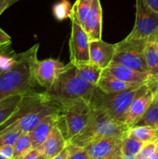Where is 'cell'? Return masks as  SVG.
I'll return each mask as SVG.
<instances>
[{
    "label": "cell",
    "mask_w": 158,
    "mask_h": 159,
    "mask_svg": "<svg viewBox=\"0 0 158 159\" xmlns=\"http://www.w3.org/2000/svg\"><path fill=\"white\" fill-rule=\"evenodd\" d=\"M127 137L136 138L144 143L152 142L158 144V127L133 126L129 129Z\"/></svg>",
    "instance_id": "22"
},
{
    "label": "cell",
    "mask_w": 158,
    "mask_h": 159,
    "mask_svg": "<svg viewBox=\"0 0 158 159\" xmlns=\"http://www.w3.org/2000/svg\"><path fill=\"white\" fill-rule=\"evenodd\" d=\"M157 82H149L141 86L139 93L122 118V121L130 128L136 125L153 102Z\"/></svg>",
    "instance_id": "8"
},
{
    "label": "cell",
    "mask_w": 158,
    "mask_h": 159,
    "mask_svg": "<svg viewBox=\"0 0 158 159\" xmlns=\"http://www.w3.org/2000/svg\"><path fill=\"white\" fill-rule=\"evenodd\" d=\"M125 138L109 137L91 141L82 148L90 159H101L122 155V144Z\"/></svg>",
    "instance_id": "12"
},
{
    "label": "cell",
    "mask_w": 158,
    "mask_h": 159,
    "mask_svg": "<svg viewBox=\"0 0 158 159\" xmlns=\"http://www.w3.org/2000/svg\"><path fill=\"white\" fill-rule=\"evenodd\" d=\"M40 44L15 54L13 62L0 75V100L9 96L26 94L35 87V67Z\"/></svg>",
    "instance_id": "1"
},
{
    "label": "cell",
    "mask_w": 158,
    "mask_h": 159,
    "mask_svg": "<svg viewBox=\"0 0 158 159\" xmlns=\"http://www.w3.org/2000/svg\"><path fill=\"white\" fill-rule=\"evenodd\" d=\"M101 159H122V155H114V156L107 157V158H101Z\"/></svg>",
    "instance_id": "38"
},
{
    "label": "cell",
    "mask_w": 158,
    "mask_h": 159,
    "mask_svg": "<svg viewBox=\"0 0 158 159\" xmlns=\"http://www.w3.org/2000/svg\"><path fill=\"white\" fill-rule=\"evenodd\" d=\"M129 35L146 41L158 39V14L152 10L143 0H136V19Z\"/></svg>",
    "instance_id": "7"
},
{
    "label": "cell",
    "mask_w": 158,
    "mask_h": 159,
    "mask_svg": "<svg viewBox=\"0 0 158 159\" xmlns=\"http://www.w3.org/2000/svg\"><path fill=\"white\" fill-rule=\"evenodd\" d=\"M155 96L158 99V84H157V86H156V93H155Z\"/></svg>",
    "instance_id": "41"
},
{
    "label": "cell",
    "mask_w": 158,
    "mask_h": 159,
    "mask_svg": "<svg viewBox=\"0 0 158 159\" xmlns=\"http://www.w3.org/2000/svg\"><path fill=\"white\" fill-rule=\"evenodd\" d=\"M136 85H134V84L122 82L103 70L102 76H101L96 87L102 93H106V94H111V93H118L125 91V90L133 88Z\"/></svg>",
    "instance_id": "18"
},
{
    "label": "cell",
    "mask_w": 158,
    "mask_h": 159,
    "mask_svg": "<svg viewBox=\"0 0 158 159\" xmlns=\"http://www.w3.org/2000/svg\"><path fill=\"white\" fill-rule=\"evenodd\" d=\"M156 45H157V49H158V39L156 40Z\"/></svg>",
    "instance_id": "43"
},
{
    "label": "cell",
    "mask_w": 158,
    "mask_h": 159,
    "mask_svg": "<svg viewBox=\"0 0 158 159\" xmlns=\"http://www.w3.org/2000/svg\"><path fill=\"white\" fill-rule=\"evenodd\" d=\"M14 148V155L12 159H20L26 155L32 148L30 137L29 133H23L17 142L15 143Z\"/></svg>",
    "instance_id": "25"
},
{
    "label": "cell",
    "mask_w": 158,
    "mask_h": 159,
    "mask_svg": "<svg viewBox=\"0 0 158 159\" xmlns=\"http://www.w3.org/2000/svg\"><path fill=\"white\" fill-rule=\"evenodd\" d=\"M68 148L70 153L68 159H90L87 152L82 148L71 144H68Z\"/></svg>",
    "instance_id": "30"
},
{
    "label": "cell",
    "mask_w": 158,
    "mask_h": 159,
    "mask_svg": "<svg viewBox=\"0 0 158 159\" xmlns=\"http://www.w3.org/2000/svg\"><path fill=\"white\" fill-rule=\"evenodd\" d=\"M149 159H158V146H157V148H156V151H155L154 153L152 155V156L150 157Z\"/></svg>",
    "instance_id": "39"
},
{
    "label": "cell",
    "mask_w": 158,
    "mask_h": 159,
    "mask_svg": "<svg viewBox=\"0 0 158 159\" xmlns=\"http://www.w3.org/2000/svg\"><path fill=\"white\" fill-rule=\"evenodd\" d=\"M158 144L156 143H145L136 156V159H149L156 151Z\"/></svg>",
    "instance_id": "29"
},
{
    "label": "cell",
    "mask_w": 158,
    "mask_h": 159,
    "mask_svg": "<svg viewBox=\"0 0 158 159\" xmlns=\"http://www.w3.org/2000/svg\"><path fill=\"white\" fill-rule=\"evenodd\" d=\"M20 0H0V16L5 10Z\"/></svg>",
    "instance_id": "34"
},
{
    "label": "cell",
    "mask_w": 158,
    "mask_h": 159,
    "mask_svg": "<svg viewBox=\"0 0 158 159\" xmlns=\"http://www.w3.org/2000/svg\"><path fill=\"white\" fill-rule=\"evenodd\" d=\"M56 111V107L54 102L50 100L46 101L43 103L40 104L38 107L31 110L29 113L25 115L24 116L13 123L11 125L8 126L5 129L0 131V135L10 131L12 130H20L23 133H29L32 131L46 116H49L51 113Z\"/></svg>",
    "instance_id": "10"
},
{
    "label": "cell",
    "mask_w": 158,
    "mask_h": 159,
    "mask_svg": "<svg viewBox=\"0 0 158 159\" xmlns=\"http://www.w3.org/2000/svg\"><path fill=\"white\" fill-rule=\"evenodd\" d=\"M71 4L68 0H62L54 6V15L59 20L69 17L71 14Z\"/></svg>",
    "instance_id": "27"
},
{
    "label": "cell",
    "mask_w": 158,
    "mask_h": 159,
    "mask_svg": "<svg viewBox=\"0 0 158 159\" xmlns=\"http://www.w3.org/2000/svg\"><path fill=\"white\" fill-rule=\"evenodd\" d=\"M20 159H47L43 155L42 151L40 148L31 149L28 153L23 155Z\"/></svg>",
    "instance_id": "32"
},
{
    "label": "cell",
    "mask_w": 158,
    "mask_h": 159,
    "mask_svg": "<svg viewBox=\"0 0 158 159\" xmlns=\"http://www.w3.org/2000/svg\"><path fill=\"white\" fill-rule=\"evenodd\" d=\"M145 60L152 82H158V49L156 40H149L145 47Z\"/></svg>",
    "instance_id": "19"
},
{
    "label": "cell",
    "mask_w": 158,
    "mask_h": 159,
    "mask_svg": "<svg viewBox=\"0 0 158 159\" xmlns=\"http://www.w3.org/2000/svg\"><path fill=\"white\" fill-rule=\"evenodd\" d=\"M57 110V124L68 143L85 128L91 116L90 104L83 99L52 100Z\"/></svg>",
    "instance_id": "2"
},
{
    "label": "cell",
    "mask_w": 158,
    "mask_h": 159,
    "mask_svg": "<svg viewBox=\"0 0 158 159\" xmlns=\"http://www.w3.org/2000/svg\"><path fill=\"white\" fill-rule=\"evenodd\" d=\"M116 43H109L102 40L90 41V62L105 70L112 61Z\"/></svg>",
    "instance_id": "13"
},
{
    "label": "cell",
    "mask_w": 158,
    "mask_h": 159,
    "mask_svg": "<svg viewBox=\"0 0 158 159\" xmlns=\"http://www.w3.org/2000/svg\"><path fill=\"white\" fill-rule=\"evenodd\" d=\"M0 155L6 158L12 159L14 155L13 146H2V147H0Z\"/></svg>",
    "instance_id": "33"
},
{
    "label": "cell",
    "mask_w": 158,
    "mask_h": 159,
    "mask_svg": "<svg viewBox=\"0 0 158 159\" xmlns=\"http://www.w3.org/2000/svg\"><path fill=\"white\" fill-rule=\"evenodd\" d=\"M57 116L56 110L54 113L46 116L32 131L29 132V134L30 137L33 149L40 148L42 147L53 127L57 124Z\"/></svg>",
    "instance_id": "17"
},
{
    "label": "cell",
    "mask_w": 158,
    "mask_h": 159,
    "mask_svg": "<svg viewBox=\"0 0 158 159\" xmlns=\"http://www.w3.org/2000/svg\"><path fill=\"white\" fill-rule=\"evenodd\" d=\"M24 95H14L0 100V126L7 121L18 110Z\"/></svg>",
    "instance_id": "21"
},
{
    "label": "cell",
    "mask_w": 158,
    "mask_h": 159,
    "mask_svg": "<svg viewBox=\"0 0 158 159\" xmlns=\"http://www.w3.org/2000/svg\"><path fill=\"white\" fill-rule=\"evenodd\" d=\"M0 159H9V158H5V157L2 156V155H0Z\"/></svg>",
    "instance_id": "42"
},
{
    "label": "cell",
    "mask_w": 158,
    "mask_h": 159,
    "mask_svg": "<svg viewBox=\"0 0 158 159\" xmlns=\"http://www.w3.org/2000/svg\"><path fill=\"white\" fill-rule=\"evenodd\" d=\"M145 143L136 138L126 137L122 141V155L136 156Z\"/></svg>",
    "instance_id": "26"
},
{
    "label": "cell",
    "mask_w": 158,
    "mask_h": 159,
    "mask_svg": "<svg viewBox=\"0 0 158 159\" xmlns=\"http://www.w3.org/2000/svg\"><path fill=\"white\" fill-rule=\"evenodd\" d=\"M7 51H8L0 53V75L3 71H6V69H8L12 64V62H13L15 54L9 57L7 54Z\"/></svg>",
    "instance_id": "31"
},
{
    "label": "cell",
    "mask_w": 158,
    "mask_h": 159,
    "mask_svg": "<svg viewBox=\"0 0 158 159\" xmlns=\"http://www.w3.org/2000/svg\"><path fill=\"white\" fill-rule=\"evenodd\" d=\"M68 143L63 133L56 124L48 135L44 144L40 148L43 155L47 159H52L61 153L67 148Z\"/></svg>",
    "instance_id": "16"
},
{
    "label": "cell",
    "mask_w": 158,
    "mask_h": 159,
    "mask_svg": "<svg viewBox=\"0 0 158 159\" xmlns=\"http://www.w3.org/2000/svg\"><path fill=\"white\" fill-rule=\"evenodd\" d=\"M66 65L57 59L38 60L35 67L36 82L40 86L45 88L46 91H49L64 71Z\"/></svg>",
    "instance_id": "11"
},
{
    "label": "cell",
    "mask_w": 158,
    "mask_h": 159,
    "mask_svg": "<svg viewBox=\"0 0 158 159\" xmlns=\"http://www.w3.org/2000/svg\"><path fill=\"white\" fill-rule=\"evenodd\" d=\"M104 71L109 73L116 79L127 83L144 85L149 82H152L148 74L139 72L114 61H112L108 68H105Z\"/></svg>",
    "instance_id": "15"
},
{
    "label": "cell",
    "mask_w": 158,
    "mask_h": 159,
    "mask_svg": "<svg viewBox=\"0 0 158 159\" xmlns=\"http://www.w3.org/2000/svg\"><path fill=\"white\" fill-rule=\"evenodd\" d=\"M95 89L80 79L76 75L75 66L69 62L52 89L45 93L50 100L80 99L90 104Z\"/></svg>",
    "instance_id": "4"
},
{
    "label": "cell",
    "mask_w": 158,
    "mask_h": 159,
    "mask_svg": "<svg viewBox=\"0 0 158 159\" xmlns=\"http://www.w3.org/2000/svg\"><path fill=\"white\" fill-rule=\"evenodd\" d=\"M146 4L158 14V0H143Z\"/></svg>",
    "instance_id": "36"
},
{
    "label": "cell",
    "mask_w": 158,
    "mask_h": 159,
    "mask_svg": "<svg viewBox=\"0 0 158 159\" xmlns=\"http://www.w3.org/2000/svg\"><path fill=\"white\" fill-rule=\"evenodd\" d=\"M147 42L128 35L122 41L116 43L112 61L139 72L148 74L145 60Z\"/></svg>",
    "instance_id": "6"
},
{
    "label": "cell",
    "mask_w": 158,
    "mask_h": 159,
    "mask_svg": "<svg viewBox=\"0 0 158 159\" xmlns=\"http://www.w3.org/2000/svg\"><path fill=\"white\" fill-rule=\"evenodd\" d=\"M11 43V37L0 28V47L7 46Z\"/></svg>",
    "instance_id": "35"
},
{
    "label": "cell",
    "mask_w": 158,
    "mask_h": 159,
    "mask_svg": "<svg viewBox=\"0 0 158 159\" xmlns=\"http://www.w3.org/2000/svg\"><path fill=\"white\" fill-rule=\"evenodd\" d=\"M75 71L76 75L82 80L94 86H97L103 70L90 62L75 65Z\"/></svg>",
    "instance_id": "20"
},
{
    "label": "cell",
    "mask_w": 158,
    "mask_h": 159,
    "mask_svg": "<svg viewBox=\"0 0 158 159\" xmlns=\"http://www.w3.org/2000/svg\"><path fill=\"white\" fill-rule=\"evenodd\" d=\"M91 116L85 128L68 144L83 148L91 141L109 137L125 138L129 127L110 117L105 112L91 108Z\"/></svg>",
    "instance_id": "3"
},
{
    "label": "cell",
    "mask_w": 158,
    "mask_h": 159,
    "mask_svg": "<svg viewBox=\"0 0 158 159\" xmlns=\"http://www.w3.org/2000/svg\"><path fill=\"white\" fill-rule=\"evenodd\" d=\"M71 33L69 40L70 63L74 66L90 63L89 39L83 28L71 21Z\"/></svg>",
    "instance_id": "9"
},
{
    "label": "cell",
    "mask_w": 158,
    "mask_h": 159,
    "mask_svg": "<svg viewBox=\"0 0 158 159\" xmlns=\"http://www.w3.org/2000/svg\"><path fill=\"white\" fill-rule=\"evenodd\" d=\"M135 126H150L158 127V99L156 96L142 118Z\"/></svg>",
    "instance_id": "24"
},
{
    "label": "cell",
    "mask_w": 158,
    "mask_h": 159,
    "mask_svg": "<svg viewBox=\"0 0 158 159\" xmlns=\"http://www.w3.org/2000/svg\"><path fill=\"white\" fill-rule=\"evenodd\" d=\"M92 0H76L71 7L70 19L84 28L85 19L91 7Z\"/></svg>",
    "instance_id": "23"
},
{
    "label": "cell",
    "mask_w": 158,
    "mask_h": 159,
    "mask_svg": "<svg viewBox=\"0 0 158 159\" xmlns=\"http://www.w3.org/2000/svg\"><path fill=\"white\" fill-rule=\"evenodd\" d=\"M140 85L118 93L106 94L96 87L91 98L90 107L91 109L102 110L110 117L122 121V118L140 89Z\"/></svg>",
    "instance_id": "5"
},
{
    "label": "cell",
    "mask_w": 158,
    "mask_h": 159,
    "mask_svg": "<svg viewBox=\"0 0 158 159\" xmlns=\"http://www.w3.org/2000/svg\"><path fill=\"white\" fill-rule=\"evenodd\" d=\"M83 29L88 35L89 41L102 40V8L100 0L91 1Z\"/></svg>",
    "instance_id": "14"
},
{
    "label": "cell",
    "mask_w": 158,
    "mask_h": 159,
    "mask_svg": "<svg viewBox=\"0 0 158 159\" xmlns=\"http://www.w3.org/2000/svg\"><path fill=\"white\" fill-rule=\"evenodd\" d=\"M23 132L20 130H12L0 135V147L2 146H14Z\"/></svg>",
    "instance_id": "28"
},
{
    "label": "cell",
    "mask_w": 158,
    "mask_h": 159,
    "mask_svg": "<svg viewBox=\"0 0 158 159\" xmlns=\"http://www.w3.org/2000/svg\"><path fill=\"white\" fill-rule=\"evenodd\" d=\"M70 156V153H69V150H68V148L67 146L66 148L60 154H59L57 156L54 157L52 159H68Z\"/></svg>",
    "instance_id": "37"
},
{
    "label": "cell",
    "mask_w": 158,
    "mask_h": 159,
    "mask_svg": "<svg viewBox=\"0 0 158 159\" xmlns=\"http://www.w3.org/2000/svg\"><path fill=\"white\" fill-rule=\"evenodd\" d=\"M8 47H9V45H7V46L0 47V53L5 52V51H8Z\"/></svg>",
    "instance_id": "40"
}]
</instances>
